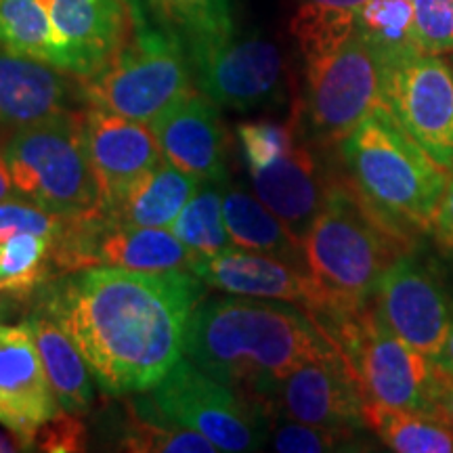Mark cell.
I'll use <instances>...</instances> for the list:
<instances>
[{"label": "cell", "instance_id": "obj_22", "mask_svg": "<svg viewBox=\"0 0 453 453\" xmlns=\"http://www.w3.org/2000/svg\"><path fill=\"white\" fill-rule=\"evenodd\" d=\"M200 183L194 174H187L164 157L157 166L133 180L104 212L113 223L166 229L194 197Z\"/></svg>", "mask_w": 453, "mask_h": 453}, {"label": "cell", "instance_id": "obj_9", "mask_svg": "<svg viewBox=\"0 0 453 453\" xmlns=\"http://www.w3.org/2000/svg\"><path fill=\"white\" fill-rule=\"evenodd\" d=\"M147 405L164 420L202 433L219 451H257L269 439L271 416L265 405L183 357L150 388Z\"/></svg>", "mask_w": 453, "mask_h": 453}, {"label": "cell", "instance_id": "obj_27", "mask_svg": "<svg viewBox=\"0 0 453 453\" xmlns=\"http://www.w3.org/2000/svg\"><path fill=\"white\" fill-rule=\"evenodd\" d=\"M355 32L376 53L382 67L420 53L413 0H365L357 11Z\"/></svg>", "mask_w": 453, "mask_h": 453}, {"label": "cell", "instance_id": "obj_33", "mask_svg": "<svg viewBox=\"0 0 453 453\" xmlns=\"http://www.w3.org/2000/svg\"><path fill=\"white\" fill-rule=\"evenodd\" d=\"M269 434L273 449L281 453H326L365 449L359 428H327L271 416Z\"/></svg>", "mask_w": 453, "mask_h": 453}, {"label": "cell", "instance_id": "obj_15", "mask_svg": "<svg viewBox=\"0 0 453 453\" xmlns=\"http://www.w3.org/2000/svg\"><path fill=\"white\" fill-rule=\"evenodd\" d=\"M191 271L203 283L234 296L281 300L298 304L311 315L321 309V294L309 269L269 254L226 246L208 257H197Z\"/></svg>", "mask_w": 453, "mask_h": 453}, {"label": "cell", "instance_id": "obj_39", "mask_svg": "<svg viewBox=\"0 0 453 453\" xmlns=\"http://www.w3.org/2000/svg\"><path fill=\"white\" fill-rule=\"evenodd\" d=\"M433 234L437 235L441 246L453 252V174L447 180L445 194L441 197V203L437 208V217H434Z\"/></svg>", "mask_w": 453, "mask_h": 453}, {"label": "cell", "instance_id": "obj_24", "mask_svg": "<svg viewBox=\"0 0 453 453\" xmlns=\"http://www.w3.org/2000/svg\"><path fill=\"white\" fill-rule=\"evenodd\" d=\"M27 324L32 327L57 403L65 411L84 413L93 403V372L81 349L42 309H38Z\"/></svg>", "mask_w": 453, "mask_h": 453}, {"label": "cell", "instance_id": "obj_40", "mask_svg": "<svg viewBox=\"0 0 453 453\" xmlns=\"http://www.w3.org/2000/svg\"><path fill=\"white\" fill-rule=\"evenodd\" d=\"M17 196L15 187H13V179H11L7 160H4V151L0 147V202L11 200V197Z\"/></svg>", "mask_w": 453, "mask_h": 453}, {"label": "cell", "instance_id": "obj_37", "mask_svg": "<svg viewBox=\"0 0 453 453\" xmlns=\"http://www.w3.org/2000/svg\"><path fill=\"white\" fill-rule=\"evenodd\" d=\"M34 445L49 453H76L87 451L88 430L73 411H57L47 424L38 430Z\"/></svg>", "mask_w": 453, "mask_h": 453}, {"label": "cell", "instance_id": "obj_23", "mask_svg": "<svg viewBox=\"0 0 453 453\" xmlns=\"http://www.w3.org/2000/svg\"><path fill=\"white\" fill-rule=\"evenodd\" d=\"M223 217L234 246L269 254L307 269L303 242L246 187L225 185Z\"/></svg>", "mask_w": 453, "mask_h": 453}, {"label": "cell", "instance_id": "obj_1", "mask_svg": "<svg viewBox=\"0 0 453 453\" xmlns=\"http://www.w3.org/2000/svg\"><path fill=\"white\" fill-rule=\"evenodd\" d=\"M203 294L194 271L90 267L44 290L49 313L110 395L145 393L183 355L185 327Z\"/></svg>", "mask_w": 453, "mask_h": 453}, {"label": "cell", "instance_id": "obj_34", "mask_svg": "<svg viewBox=\"0 0 453 453\" xmlns=\"http://www.w3.org/2000/svg\"><path fill=\"white\" fill-rule=\"evenodd\" d=\"M303 133L298 105L294 107L292 116L286 122L248 120L237 124V141H240L248 170L263 168L275 162L277 157L292 150Z\"/></svg>", "mask_w": 453, "mask_h": 453}, {"label": "cell", "instance_id": "obj_3", "mask_svg": "<svg viewBox=\"0 0 453 453\" xmlns=\"http://www.w3.org/2000/svg\"><path fill=\"white\" fill-rule=\"evenodd\" d=\"M347 180L390 234L413 246L433 231L449 173L401 128L387 105L338 143Z\"/></svg>", "mask_w": 453, "mask_h": 453}, {"label": "cell", "instance_id": "obj_4", "mask_svg": "<svg viewBox=\"0 0 453 453\" xmlns=\"http://www.w3.org/2000/svg\"><path fill=\"white\" fill-rule=\"evenodd\" d=\"M304 260L321 294L317 321L370 307L384 271L410 243L384 226L347 179H330L319 214L303 240Z\"/></svg>", "mask_w": 453, "mask_h": 453}, {"label": "cell", "instance_id": "obj_25", "mask_svg": "<svg viewBox=\"0 0 453 453\" xmlns=\"http://www.w3.org/2000/svg\"><path fill=\"white\" fill-rule=\"evenodd\" d=\"M134 30H160L180 42L185 53L194 44L234 27V0H124Z\"/></svg>", "mask_w": 453, "mask_h": 453}, {"label": "cell", "instance_id": "obj_19", "mask_svg": "<svg viewBox=\"0 0 453 453\" xmlns=\"http://www.w3.org/2000/svg\"><path fill=\"white\" fill-rule=\"evenodd\" d=\"M248 174L258 200L303 242L324 206L332 179L319 166L311 145L298 139L292 150L275 162L248 170Z\"/></svg>", "mask_w": 453, "mask_h": 453}, {"label": "cell", "instance_id": "obj_2", "mask_svg": "<svg viewBox=\"0 0 453 453\" xmlns=\"http://www.w3.org/2000/svg\"><path fill=\"white\" fill-rule=\"evenodd\" d=\"M183 353L260 405L296 367L342 355L309 311L250 296L197 303L185 327Z\"/></svg>", "mask_w": 453, "mask_h": 453}, {"label": "cell", "instance_id": "obj_28", "mask_svg": "<svg viewBox=\"0 0 453 453\" xmlns=\"http://www.w3.org/2000/svg\"><path fill=\"white\" fill-rule=\"evenodd\" d=\"M365 0H298L290 32L303 59L321 55L355 34L357 11Z\"/></svg>", "mask_w": 453, "mask_h": 453}, {"label": "cell", "instance_id": "obj_7", "mask_svg": "<svg viewBox=\"0 0 453 453\" xmlns=\"http://www.w3.org/2000/svg\"><path fill=\"white\" fill-rule=\"evenodd\" d=\"M189 57L179 41L160 30H134V36L93 76L82 78L88 105L151 124L191 87Z\"/></svg>", "mask_w": 453, "mask_h": 453}, {"label": "cell", "instance_id": "obj_12", "mask_svg": "<svg viewBox=\"0 0 453 453\" xmlns=\"http://www.w3.org/2000/svg\"><path fill=\"white\" fill-rule=\"evenodd\" d=\"M373 307L396 336L437 359L453 326L443 281L416 252L403 250L378 283Z\"/></svg>", "mask_w": 453, "mask_h": 453}, {"label": "cell", "instance_id": "obj_21", "mask_svg": "<svg viewBox=\"0 0 453 453\" xmlns=\"http://www.w3.org/2000/svg\"><path fill=\"white\" fill-rule=\"evenodd\" d=\"M196 254L173 231L156 226H128L101 214L90 237L93 267L134 271H191Z\"/></svg>", "mask_w": 453, "mask_h": 453}, {"label": "cell", "instance_id": "obj_20", "mask_svg": "<svg viewBox=\"0 0 453 453\" xmlns=\"http://www.w3.org/2000/svg\"><path fill=\"white\" fill-rule=\"evenodd\" d=\"M73 87L64 70L0 49V127L24 128L70 113Z\"/></svg>", "mask_w": 453, "mask_h": 453}, {"label": "cell", "instance_id": "obj_8", "mask_svg": "<svg viewBox=\"0 0 453 453\" xmlns=\"http://www.w3.org/2000/svg\"><path fill=\"white\" fill-rule=\"evenodd\" d=\"M384 104V67L359 34L304 59L303 130L321 145L340 143Z\"/></svg>", "mask_w": 453, "mask_h": 453}, {"label": "cell", "instance_id": "obj_26", "mask_svg": "<svg viewBox=\"0 0 453 453\" xmlns=\"http://www.w3.org/2000/svg\"><path fill=\"white\" fill-rule=\"evenodd\" d=\"M365 426L399 453H453V428L439 413L396 410L365 401Z\"/></svg>", "mask_w": 453, "mask_h": 453}, {"label": "cell", "instance_id": "obj_14", "mask_svg": "<svg viewBox=\"0 0 453 453\" xmlns=\"http://www.w3.org/2000/svg\"><path fill=\"white\" fill-rule=\"evenodd\" d=\"M57 405L27 319L0 321V426L24 449H34L38 430L59 411Z\"/></svg>", "mask_w": 453, "mask_h": 453}, {"label": "cell", "instance_id": "obj_5", "mask_svg": "<svg viewBox=\"0 0 453 453\" xmlns=\"http://www.w3.org/2000/svg\"><path fill=\"white\" fill-rule=\"evenodd\" d=\"M3 151L19 197L64 217L104 212L99 180L84 143L82 113L70 111L17 128Z\"/></svg>", "mask_w": 453, "mask_h": 453}, {"label": "cell", "instance_id": "obj_13", "mask_svg": "<svg viewBox=\"0 0 453 453\" xmlns=\"http://www.w3.org/2000/svg\"><path fill=\"white\" fill-rule=\"evenodd\" d=\"M269 416L327 428H367L365 395L344 355L296 367L263 399Z\"/></svg>", "mask_w": 453, "mask_h": 453}, {"label": "cell", "instance_id": "obj_36", "mask_svg": "<svg viewBox=\"0 0 453 453\" xmlns=\"http://www.w3.org/2000/svg\"><path fill=\"white\" fill-rule=\"evenodd\" d=\"M64 214H55L36 206V203L21 200L0 202V243H4L15 234L42 235L50 242L61 229Z\"/></svg>", "mask_w": 453, "mask_h": 453}, {"label": "cell", "instance_id": "obj_17", "mask_svg": "<svg viewBox=\"0 0 453 453\" xmlns=\"http://www.w3.org/2000/svg\"><path fill=\"white\" fill-rule=\"evenodd\" d=\"M53 21L59 70L88 78L128 41L124 0H41Z\"/></svg>", "mask_w": 453, "mask_h": 453}, {"label": "cell", "instance_id": "obj_35", "mask_svg": "<svg viewBox=\"0 0 453 453\" xmlns=\"http://www.w3.org/2000/svg\"><path fill=\"white\" fill-rule=\"evenodd\" d=\"M422 53L453 55V0H413Z\"/></svg>", "mask_w": 453, "mask_h": 453}, {"label": "cell", "instance_id": "obj_32", "mask_svg": "<svg viewBox=\"0 0 453 453\" xmlns=\"http://www.w3.org/2000/svg\"><path fill=\"white\" fill-rule=\"evenodd\" d=\"M49 240L34 234H15L0 243V294L30 296L53 277Z\"/></svg>", "mask_w": 453, "mask_h": 453}, {"label": "cell", "instance_id": "obj_18", "mask_svg": "<svg viewBox=\"0 0 453 453\" xmlns=\"http://www.w3.org/2000/svg\"><path fill=\"white\" fill-rule=\"evenodd\" d=\"M82 128L104 211L133 180L164 160L154 130L143 122L88 105L82 111Z\"/></svg>", "mask_w": 453, "mask_h": 453}, {"label": "cell", "instance_id": "obj_10", "mask_svg": "<svg viewBox=\"0 0 453 453\" xmlns=\"http://www.w3.org/2000/svg\"><path fill=\"white\" fill-rule=\"evenodd\" d=\"M197 88L234 111L271 110L286 104V55L263 32L229 30L187 50Z\"/></svg>", "mask_w": 453, "mask_h": 453}, {"label": "cell", "instance_id": "obj_42", "mask_svg": "<svg viewBox=\"0 0 453 453\" xmlns=\"http://www.w3.org/2000/svg\"><path fill=\"white\" fill-rule=\"evenodd\" d=\"M13 449H17V447L13 445V441L7 439L3 433H0V451H13Z\"/></svg>", "mask_w": 453, "mask_h": 453}, {"label": "cell", "instance_id": "obj_38", "mask_svg": "<svg viewBox=\"0 0 453 453\" xmlns=\"http://www.w3.org/2000/svg\"><path fill=\"white\" fill-rule=\"evenodd\" d=\"M433 399L439 416H443L453 428V370L441 365L439 361L437 365H434Z\"/></svg>", "mask_w": 453, "mask_h": 453}, {"label": "cell", "instance_id": "obj_41", "mask_svg": "<svg viewBox=\"0 0 453 453\" xmlns=\"http://www.w3.org/2000/svg\"><path fill=\"white\" fill-rule=\"evenodd\" d=\"M437 361L441 365H445V367H449V370H453V326H451L449 336H447V342H445L443 350H441V355L437 357Z\"/></svg>", "mask_w": 453, "mask_h": 453}, {"label": "cell", "instance_id": "obj_6", "mask_svg": "<svg viewBox=\"0 0 453 453\" xmlns=\"http://www.w3.org/2000/svg\"><path fill=\"white\" fill-rule=\"evenodd\" d=\"M317 324L330 334L344 355L365 401H378L396 410L437 413L433 399L437 359L396 336L373 303L355 313Z\"/></svg>", "mask_w": 453, "mask_h": 453}, {"label": "cell", "instance_id": "obj_29", "mask_svg": "<svg viewBox=\"0 0 453 453\" xmlns=\"http://www.w3.org/2000/svg\"><path fill=\"white\" fill-rule=\"evenodd\" d=\"M118 449L134 453H217V445L197 430L164 420L150 405H128Z\"/></svg>", "mask_w": 453, "mask_h": 453}, {"label": "cell", "instance_id": "obj_16", "mask_svg": "<svg viewBox=\"0 0 453 453\" xmlns=\"http://www.w3.org/2000/svg\"><path fill=\"white\" fill-rule=\"evenodd\" d=\"M217 107L202 90H189L160 113L150 128L170 164L200 180L226 185V133Z\"/></svg>", "mask_w": 453, "mask_h": 453}, {"label": "cell", "instance_id": "obj_30", "mask_svg": "<svg viewBox=\"0 0 453 453\" xmlns=\"http://www.w3.org/2000/svg\"><path fill=\"white\" fill-rule=\"evenodd\" d=\"M0 49L59 67V47L41 0H0Z\"/></svg>", "mask_w": 453, "mask_h": 453}, {"label": "cell", "instance_id": "obj_11", "mask_svg": "<svg viewBox=\"0 0 453 453\" xmlns=\"http://www.w3.org/2000/svg\"><path fill=\"white\" fill-rule=\"evenodd\" d=\"M384 105L430 160L453 174V67L413 53L384 67Z\"/></svg>", "mask_w": 453, "mask_h": 453}, {"label": "cell", "instance_id": "obj_31", "mask_svg": "<svg viewBox=\"0 0 453 453\" xmlns=\"http://www.w3.org/2000/svg\"><path fill=\"white\" fill-rule=\"evenodd\" d=\"M223 191L225 185L202 180L194 197L170 225V231L196 254V258L234 246L225 226Z\"/></svg>", "mask_w": 453, "mask_h": 453}]
</instances>
